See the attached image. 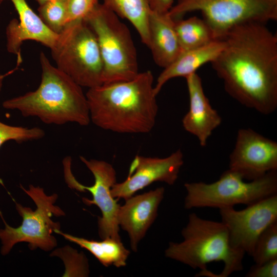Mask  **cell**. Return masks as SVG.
<instances>
[{
  "instance_id": "cell-18",
  "label": "cell",
  "mask_w": 277,
  "mask_h": 277,
  "mask_svg": "<svg viewBox=\"0 0 277 277\" xmlns=\"http://www.w3.org/2000/svg\"><path fill=\"white\" fill-rule=\"evenodd\" d=\"M225 46L224 39H215L204 46L183 50L180 55L159 75L154 90L157 95L164 85L170 80L186 77L196 73L203 65L212 63L218 56Z\"/></svg>"
},
{
  "instance_id": "cell-1",
  "label": "cell",
  "mask_w": 277,
  "mask_h": 277,
  "mask_svg": "<svg viewBox=\"0 0 277 277\" xmlns=\"http://www.w3.org/2000/svg\"><path fill=\"white\" fill-rule=\"evenodd\" d=\"M211 63L225 91L242 105L268 115L277 108V35L266 24L232 28Z\"/></svg>"
},
{
  "instance_id": "cell-8",
  "label": "cell",
  "mask_w": 277,
  "mask_h": 277,
  "mask_svg": "<svg viewBox=\"0 0 277 277\" xmlns=\"http://www.w3.org/2000/svg\"><path fill=\"white\" fill-rule=\"evenodd\" d=\"M238 173L229 169L212 183L203 182L186 183L184 207H211L219 209L234 207L238 204H253L277 194V170L246 182Z\"/></svg>"
},
{
  "instance_id": "cell-6",
  "label": "cell",
  "mask_w": 277,
  "mask_h": 277,
  "mask_svg": "<svg viewBox=\"0 0 277 277\" xmlns=\"http://www.w3.org/2000/svg\"><path fill=\"white\" fill-rule=\"evenodd\" d=\"M20 187L33 200L36 208L33 210L23 206L11 196L22 222L17 227L9 225L0 210V216L5 225L4 228L0 229L1 253L7 255L15 244L21 242L28 243L31 250L38 248L45 251L52 250L57 244L53 234L61 229L60 223L54 222L52 216L65 215L64 211L55 205L58 195L56 193L47 195L43 188L33 185H30L27 190L21 185Z\"/></svg>"
},
{
  "instance_id": "cell-30",
  "label": "cell",
  "mask_w": 277,
  "mask_h": 277,
  "mask_svg": "<svg viewBox=\"0 0 277 277\" xmlns=\"http://www.w3.org/2000/svg\"><path fill=\"white\" fill-rule=\"evenodd\" d=\"M35 1L38 3V4L39 5L50 0H35Z\"/></svg>"
},
{
  "instance_id": "cell-5",
  "label": "cell",
  "mask_w": 277,
  "mask_h": 277,
  "mask_svg": "<svg viewBox=\"0 0 277 277\" xmlns=\"http://www.w3.org/2000/svg\"><path fill=\"white\" fill-rule=\"evenodd\" d=\"M84 19L97 41L103 64V84L134 78L140 72L136 50L127 26L98 3Z\"/></svg>"
},
{
  "instance_id": "cell-10",
  "label": "cell",
  "mask_w": 277,
  "mask_h": 277,
  "mask_svg": "<svg viewBox=\"0 0 277 277\" xmlns=\"http://www.w3.org/2000/svg\"><path fill=\"white\" fill-rule=\"evenodd\" d=\"M80 160L92 172L94 177L92 186H86L78 182L71 171V159L67 156L63 160L64 178L67 186L80 192L88 191L92 199L82 198L88 206L95 205L100 209L102 216L97 218L98 234L102 239L112 238L121 241L119 234L118 213L121 205L118 199L111 194V189L116 183V172L110 163L102 160H87L80 156Z\"/></svg>"
},
{
  "instance_id": "cell-3",
  "label": "cell",
  "mask_w": 277,
  "mask_h": 277,
  "mask_svg": "<svg viewBox=\"0 0 277 277\" xmlns=\"http://www.w3.org/2000/svg\"><path fill=\"white\" fill-rule=\"evenodd\" d=\"M39 62L42 74L37 88L4 101L3 107L17 110L24 117H36L46 124L88 125L89 110L82 87L52 65L43 52Z\"/></svg>"
},
{
  "instance_id": "cell-12",
  "label": "cell",
  "mask_w": 277,
  "mask_h": 277,
  "mask_svg": "<svg viewBox=\"0 0 277 277\" xmlns=\"http://www.w3.org/2000/svg\"><path fill=\"white\" fill-rule=\"evenodd\" d=\"M229 169L248 181L277 170V142L250 128L239 129Z\"/></svg>"
},
{
  "instance_id": "cell-22",
  "label": "cell",
  "mask_w": 277,
  "mask_h": 277,
  "mask_svg": "<svg viewBox=\"0 0 277 277\" xmlns=\"http://www.w3.org/2000/svg\"><path fill=\"white\" fill-rule=\"evenodd\" d=\"M69 0H50L38 8V15L54 32L60 33L68 23Z\"/></svg>"
},
{
  "instance_id": "cell-23",
  "label": "cell",
  "mask_w": 277,
  "mask_h": 277,
  "mask_svg": "<svg viewBox=\"0 0 277 277\" xmlns=\"http://www.w3.org/2000/svg\"><path fill=\"white\" fill-rule=\"evenodd\" d=\"M251 256L255 264L277 259V221L270 225L260 235Z\"/></svg>"
},
{
  "instance_id": "cell-19",
  "label": "cell",
  "mask_w": 277,
  "mask_h": 277,
  "mask_svg": "<svg viewBox=\"0 0 277 277\" xmlns=\"http://www.w3.org/2000/svg\"><path fill=\"white\" fill-rule=\"evenodd\" d=\"M55 233L89 251L105 267L113 265L118 268L126 265L130 251L121 241L112 238H106L101 241L88 240L64 233L61 230Z\"/></svg>"
},
{
  "instance_id": "cell-28",
  "label": "cell",
  "mask_w": 277,
  "mask_h": 277,
  "mask_svg": "<svg viewBox=\"0 0 277 277\" xmlns=\"http://www.w3.org/2000/svg\"><path fill=\"white\" fill-rule=\"evenodd\" d=\"M149 2L151 11L165 13L172 8L174 0H149Z\"/></svg>"
},
{
  "instance_id": "cell-16",
  "label": "cell",
  "mask_w": 277,
  "mask_h": 277,
  "mask_svg": "<svg viewBox=\"0 0 277 277\" xmlns=\"http://www.w3.org/2000/svg\"><path fill=\"white\" fill-rule=\"evenodd\" d=\"M189 98L188 111L182 120L183 126L198 139L202 147L213 130L222 123V118L205 94L201 77L196 73L185 77Z\"/></svg>"
},
{
  "instance_id": "cell-29",
  "label": "cell",
  "mask_w": 277,
  "mask_h": 277,
  "mask_svg": "<svg viewBox=\"0 0 277 277\" xmlns=\"http://www.w3.org/2000/svg\"><path fill=\"white\" fill-rule=\"evenodd\" d=\"M6 75H3L1 73L0 71V92L2 90L3 84V81Z\"/></svg>"
},
{
  "instance_id": "cell-27",
  "label": "cell",
  "mask_w": 277,
  "mask_h": 277,
  "mask_svg": "<svg viewBox=\"0 0 277 277\" xmlns=\"http://www.w3.org/2000/svg\"><path fill=\"white\" fill-rule=\"evenodd\" d=\"M247 277H276L277 259L261 264H254L246 274Z\"/></svg>"
},
{
  "instance_id": "cell-17",
  "label": "cell",
  "mask_w": 277,
  "mask_h": 277,
  "mask_svg": "<svg viewBox=\"0 0 277 277\" xmlns=\"http://www.w3.org/2000/svg\"><path fill=\"white\" fill-rule=\"evenodd\" d=\"M149 44L155 64L164 68L182 51L175 29V19L168 12L151 11L149 22Z\"/></svg>"
},
{
  "instance_id": "cell-14",
  "label": "cell",
  "mask_w": 277,
  "mask_h": 277,
  "mask_svg": "<svg viewBox=\"0 0 277 277\" xmlns=\"http://www.w3.org/2000/svg\"><path fill=\"white\" fill-rule=\"evenodd\" d=\"M165 189L159 187L125 200L118 213L120 226L128 233L132 250L136 251L140 241L157 215V210L164 198Z\"/></svg>"
},
{
  "instance_id": "cell-20",
  "label": "cell",
  "mask_w": 277,
  "mask_h": 277,
  "mask_svg": "<svg viewBox=\"0 0 277 277\" xmlns=\"http://www.w3.org/2000/svg\"><path fill=\"white\" fill-rule=\"evenodd\" d=\"M106 7L135 28L143 44H149L148 22L151 11L149 0H103Z\"/></svg>"
},
{
  "instance_id": "cell-24",
  "label": "cell",
  "mask_w": 277,
  "mask_h": 277,
  "mask_svg": "<svg viewBox=\"0 0 277 277\" xmlns=\"http://www.w3.org/2000/svg\"><path fill=\"white\" fill-rule=\"evenodd\" d=\"M50 256H57L63 261L65 270L63 276L89 275V264L87 258L84 253H78L70 246H65L54 250Z\"/></svg>"
},
{
  "instance_id": "cell-15",
  "label": "cell",
  "mask_w": 277,
  "mask_h": 277,
  "mask_svg": "<svg viewBox=\"0 0 277 277\" xmlns=\"http://www.w3.org/2000/svg\"><path fill=\"white\" fill-rule=\"evenodd\" d=\"M3 0H0V4ZM18 15L6 28L7 49L17 56V64L22 62L21 46L27 40L36 41L51 49L58 34L50 30L28 5L26 0H10Z\"/></svg>"
},
{
  "instance_id": "cell-7",
  "label": "cell",
  "mask_w": 277,
  "mask_h": 277,
  "mask_svg": "<svg viewBox=\"0 0 277 277\" xmlns=\"http://www.w3.org/2000/svg\"><path fill=\"white\" fill-rule=\"evenodd\" d=\"M56 67L88 89L103 84V64L96 36L87 22H69L50 49Z\"/></svg>"
},
{
  "instance_id": "cell-9",
  "label": "cell",
  "mask_w": 277,
  "mask_h": 277,
  "mask_svg": "<svg viewBox=\"0 0 277 277\" xmlns=\"http://www.w3.org/2000/svg\"><path fill=\"white\" fill-rule=\"evenodd\" d=\"M200 11L217 39L246 22L267 24L277 19V0H176L169 11L174 19Z\"/></svg>"
},
{
  "instance_id": "cell-26",
  "label": "cell",
  "mask_w": 277,
  "mask_h": 277,
  "mask_svg": "<svg viewBox=\"0 0 277 277\" xmlns=\"http://www.w3.org/2000/svg\"><path fill=\"white\" fill-rule=\"evenodd\" d=\"M98 3V0H69L68 23L84 19Z\"/></svg>"
},
{
  "instance_id": "cell-2",
  "label": "cell",
  "mask_w": 277,
  "mask_h": 277,
  "mask_svg": "<svg viewBox=\"0 0 277 277\" xmlns=\"http://www.w3.org/2000/svg\"><path fill=\"white\" fill-rule=\"evenodd\" d=\"M150 70L133 79L102 84L85 93L90 121L98 127L120 133H146L154 127L158 105Z\"/></svg>"
},
{
  "instance_id": "cell-25",
  "label": "cell",
  "mask_w": 277,
  "mask_h": 277,
  "mask_svg": "<svg viewBox=\"0 0 277 277\" xmlns=\"http://www.w3.org/2000/svg\"><path fill=\"white\" fill-rule=\"evenodd\" d=\"M45 135V131L38 127L28 128L11 126L0 121V148L8 141L17 143L38 140Z\"/></svg>"
},
{
  "instance_id": "cell-11",
  "label": "cell",
  "mask_w": 277,
  "mask_h": 277,
  "mask_svg": "<svg viewBox=\"0 0 277 277\" xmlns=\"http://www.w3.org/2000/svg\"><path fill=\"white\" fill-rule=\"evenodd\" d=\"M219 210L232 246L251 256L260 235L277 221V194L247 206L241 210H236L234 207Z\"/></svg>"
},
{
  "instance_id": "cell-13",
  "label": "cell",
  "mask_w": 277,
  "mask_h": 277,
  "mask_svg": "<svg viewBox=\"0 0 277 277\" xmlns=\"http://www.w3.org/2000/svg\"><path fill=\"white\" fill-rule=\"evenodd\" d=\"M183 164L181 149L164 158L136 155L130 164L127 177L122 183H115L111 189V194L118 200H126L155 182L172 185Z\"/></svg>"
},
{
  "instance_id": "cell-21",
  "label": "cell",
  "mask_w": 277,
  "mask_h": 277,
  "mask_svg": "<svg viewBox=\"0 0 277 277\" xmlns=\"http://www.w3.org/2000/svg\"><path fill=\"white\" fill-rule=\"evenodd\" d=\"M175 29L182 51L198 48L217 39L206 22L197 16L175 19Z\"/></svg>"
},
{
  "instance_id": "cell-4",
  "label": "cell",
  "mask_w": 277,
  "mask_h": 277,
  "mask_svg": "<svg viewBox=\"0 0 277 277\" xmlns=\"http://www.w3.org/2000/svg\"><path fill=\"white\" fill-rule=\"evenodd\" d=\"M182 235V242L169 243L165 256L203 271L198 276L227 277L243 269L245 253L232 246L227 228L222 222L191 213Z\"/></svg>"
}]
</instances>
